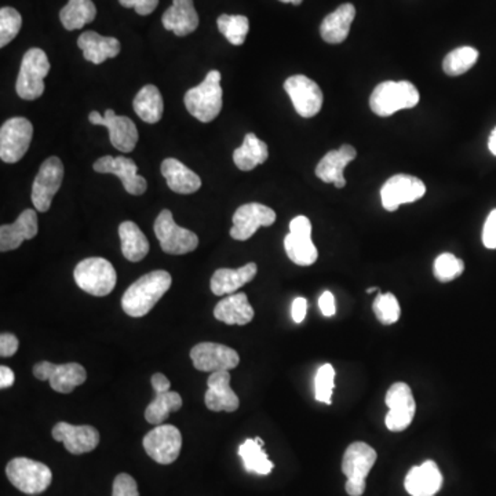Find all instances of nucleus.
Returning a JSON list of instances; mask_svg holds the SVG:
<instances>
[{
    "label": "nucleus",
    "mask_w": 496,
    "mask_h": 496,
    "mask_svg": "<svg viewBox=\"0 0 496 496\" xmlns=\"http://www.w3.org/2000/svg\"><path fill=\"white\" fill-rule=\"evenodd\" d=\"M173 277L169 272L154 271L133 283L123 294L122 308L130 317H144L169 292Z\"/></svg>",
    "instance_id": "f257e3e1"
},
{
    "label": "nucleus",
    "mask_w": 496,
    "mask_h": 496,
    "mask_svg": "<svg viewBox=\"0 0 496 496\" xmlns=\"http://www.w3.org/2000/svg\"><path fill=\"white\" fill-rule=\"evenodd\" d=\"M420 92L407 80L381 83L370 97V108L381 117L392 116L402 109H411L420 104Z\"/></svg>",
    "instance_id": "f03ea898"
},
{
    "label": "nucleus",
    "mask_w": 496,
    "mask_h": 496,
    "mask_svg": "<svg viewBox=\"0 0 496 496\" xmlns=\"http://www.w3.org/2000/svg\"><path fill=\"white\" fill-rule=\"evenodd\" d=\"M184 103L189 114L200 122H213L223 109L221 72L210 71L199 86L186 92Z\"/></svg>",
    "instance_id": "7ed1b4c3"
},
{
    "label": "nucleus",
    "mask_w": 496,
    "mask_h": 496,
    "mask_svg": "<svg viewBox=\"0 0 496 496\" xmlns=\"http://www.w3.org/2000/svg\"><path fill=\"white\" fill-rule=\"evenodd\" d=\"M377 451L367 442H352L346 448L342 460V473L346 476L345 490L348 495L362 496L367 487L368 474L377 462Z\"/></svg>",
    "instance_id": "20e7f679"
},
{
    "label": "nucleus",
    "mask_w": 496,
    "mask_h": 496,
    "mask_svg": "<svg viewBox=\"0 0 496 496\" xmlns=\"http://www.w3.org/2000/svg\"><path fill=\"white\" fill-rule=\"evenodd\" d=\"M77 287L94 297H106L116 287L117 274L105 258L92 257L77 263L74 271Z\"/></svg>",
    "instance_id": "39448f33"
},
{
    "label": "nucleus",
    "mask_w": 496,
    "mask_h": 496,
    "mask_svg": "<svg viewBox=\"0 0 496 496\" xmlns=\"http://www.w3.org/2000/svg\"><path fill=\"white\" fill-rule=\"evenodd\" d=\"M50 68L52 65L44 50L37 47L29 49L21 61V68L18 72L17 83H15L18 97L26 101L42 97L46 87L45 79L49 74Z\"/></svg>",
    "instance_id": "423d86ee"
},
{
    "label": "nucleus",
    "mask_w": 496,
    "mask_h": 496,
    "mask_svg": "<svg viewBox=\"0 0 496 496\" xmlns=\"http://www.w3.org/2000/svg\"><path fill=\"white\" fill-rule=\"evenodd\" d=\"M9 481L26 495H39L50 487L53 473L49 466L29 458H15L6 466Z\"/></svg>",
    "instance_id": "0eeeda50"
},
{
    "label": "nucleus",
    "mask_w": 496,
    "mask_h": 496,
    "mask_svg": "<svg viewBox=\"0 0 496 496\" xmlns=\"http://www.w3.org/2000/svg\"><path fill=\"white\" fill-rule=\"evenodd\" d=\"M154 231L165 254L185 255L194 252L199 245L197 234L178 226L170 210H163L157 215Z\"/></svg>",
    "instance_id": "6e6552de"
},
{
    "label": "nucleus",
    "mask_w": 496,
    "mask_h": 496,
    "mask_svg": "<svg viewBox=\"0 0 496 496\" xmlns=\"http://www.w3.org/2000/svg\"><path fill=\"white\" fill-rule=\"evenodd\" d=\"M34 126L25 117H12L0 129V159L5 163L20 162L31 145Z\"/></svg>",
    "instance_id": "1a4fd4ad"
},
{
    "label": "nucleus",
    "mask_w": 496,
    "mask_h": 496,
    "mask_svg": "<svg viewBox=\"0 0 496 496\" xmlns=\"http://www.w3.org/2000/svg\"><path fill=\"white\" fill-rule=\"evenodd\" d=\"M285 254L295 265L311 266L319 258L312 240V223L305 215H298L290 223V233L284 237Z\"/></svg>",
    "instance_id": "9d476101"
},
{
    "label": "nucleus",
    "mask_w": 496,
    "mask_h": 496,
    "mask_svg": "<svg viewBox=\"0 0 496 496\" xmlns=\"http://www.w3.org/2000/svg\"><path fill=\"white\" fill-rule=\"evenodd\" d=\"M63 180L64 164L60 157L52 156L45 160L32 185L31 199L37 212H49L53 197L60 191Z\"/></svg>",
    "instance_id": "9b49d317"
},
{
    "label": "nucleus",
    "mask_w": 496,
    "mask_h": 496,
    "mask_svg": "<svg viewBox=\"0 0 496 496\" xmlns=\"http://www.w3.org/2000/svg\"><path fill=\"white\" fill-rule=\"evenodd\" d=\"M34 375L36 380L49 381L53 391L64 394L72 393L87 380L86 370L79 362L53 364L50 362H40L34 365Z\"/></svg>",
    "instance_id": "f8f14e48"
},
{
    "label": "nucleus",
    "mask_w": 496,
    "mask_h": 496,
    "mask_svg": "<svg viewBox=\"0 0 496 496\" xmlns=\"http://www.w3.org/2000/svg\"><path fill=\"white\" fill-rule=\"evenodd\" d=\"M143 445L154 462L172 465L180 457L183 434L175 426L159 425L144 437Z\"/></svg>",
    "instance_id": "ddd939ff"
},
{
    "label": "nucleus",
    "mask_w": 496,
    "mask_h": 496,
    "mask_svg": "<svg viewBox=\"0 0 496 496\" xmlns=\"http://www.w3.org/2000/svg\"><path fill=\"white\" fill-rule=\"evenodd\" d=\"M389 412L386 413L385 425L391 432H402L412 423L417 402L412 391L404 382H396L389 388L385 399Z\"/></svg>",
    "instance_id": "4468645a"
},
{
    "label": "nucleus",
    "mask_w": 496,
    "mask_h": 496,
    "mask_svg": "<svg viewBox=\"0 0 496 496\" xmlns=\"http://www.w3.org/2000/svg\"><path fill=\"white\" fill-rule=\"evenodd\" d=\"M426 193V185L412 175L397 174L389 178L381 189V202L386 212H396L400 205L418 202Z\"/></svg>",
    "instance_id": "2eb2a0df"
},
{
    "label": "nucleus",
    "mask_w": 496,
    "mask_h": 496,
    "mask_svg": "<svg viewBox=\"0 0 496 496\" xmlns=\"http://www.w3.org/2000/svg\"><path fill=\"white\" fill-rule=\"evenodd\" d=\"M284 90L300 116L314 117L322 106V92L314 80L305 74H294L284 82Z\"/></svg>",
    "instance_id": "dca6fc26"
},
{
    "label": "nucleus",
    "mask_w": 496,
    "mask_h": 496,
    "mask_svg": "<svg viewBox=\"0 0 496 496\" xmlns=\"http://www.w3.org/2000/svg\"><path fill=\"white\" fill-rule=\"evenodd\" d=\"M89 120L93 124L104 126L109 130V140L117 151L124 152V154L134 151L140 134H138L137 126L130 117L119 116L112 109H106L104 116L97 111L92 112Z\"/></svg>",
    "instance_id": "f3484780"
},
{
    "label": "nucleus",
    "mask_w": 496,
    "mask_h": 496,
    "mask_svg": "<svg viewBox=\"0 0 496 496\" xmlns=\"http://www.w3.org/2000/svg\"><path fill=\"white\" fill-rule=\"evenodd\" d=\"M233 226L231 229V237L239 242L252 239L260 228L273 225L276 221V213L261 203H247L240 205L233 214Z\"/></svg>",
    "instance_id": "a211bd4d"
},
{
    "label": "nucleus",
    "mask_w": 496,
    "mask_h": 496,
    "mask_svg": "<svg viewBox=\"0 0 496 496\" xmlns=\"http://www.w3.org/2000/svg\"><path fill=\"white\" fill-rule=\"evenodd\" d=\"M191 359L194 368L203 372L233 370L239 365L240 356L234 349L215 342H202L193 346Z\"/></svg>",
    "instance_id": "6ab92c4d"
},
{
    "label": "nucleus",
    "mask_w": 496,
    "mask_h": 496,
    "mask_svg": "<svg viewBox=\"0 0 496 496\" xmlns=\"http://www.w3.org/2000/svg\"><path fill=\"white\" fill-rule=\"evenodd\" d=\"M94 172L100 174H114L122 181L123 188L126 189L127 193L141 196L145 193L148 184L145 178L138 175L137 164L134 160L126 156H104L100 157L93 164Z\"/></svg>",
    "instance_id": "aec40b11"
},
{
    "label": "nucleus",
    "mask_w": 496,
    "mask_h": 496,
    "mask_svg": "<svg viewBox=\"0 0 496 496\" xmlns=\"http://www.w3.org/2000/svg\"><path fill=\"white\" fill-rule=\"evenodd\" d=\"M53 439L63 442L68 452L74 455L92 452L100 444V432L90 425L76 426L71 423L58 422L53 428Z\"/></svg>",
    "instance_id": "412c9836"
},
{
    "label": "nucleus",
    "mask_w": 496,
    "mask_h": 496,
    "mask_svg": "<svg viewBox=\"0 0 496 496\" xmlns=\"http://www.w3.org/2000/svg\"><path fill=\"white\" fill-rule=\"evenodd\" d=\"M207 392L204 402L207 408L213 412H234L239 408L240 400L233 389L231 388V374L229 371L212 372L207 381Z\"/></svg>",
    "instance_id": "4be33fe9"
},
{
    "label": "nucleus",
    "mask_w": 496,
    "mask_h": 496,
    "mask_svg": "<svg viewBox=\"0 0 496 496\" xmlns=\"http://www.w3.org/2000/svg\"><path fill=\"white\" fill-rule=\"evenodd\" d=\"M356 149L352 145H342L340 149L330 151L320 160L316 167V175L325 184H334L335 188L342 189L346 185L343 175L349 163L356 159Z\"/></svg>",
    "instance_id": "5701e85b"
},
{
    "label": "nucleus",
    "mask_w": 496,
    "mask_h": 496,
    "mask_svg": "<svg viewBox=\"0 0 496 496\" xmlns=\"http://www.w3.org/2000/svg\"><path fill=\"white\" fill-rule=\"evenodd\" d=\"M442 485V474L433 461L413 466L404 480V488L411 496H434Z\"/></svg>",
    "instance_id": "b1692460"
},
{
    "label": "nucleus",
    "mask_w": 496,
    "mask_h": 496,
    "mask_svg": "<svg viewBox=\"0 0 496 496\" xmlns=\"http://www.w3.org/2000/svg\"><path fill=\"white\" fill-rule=\"evenodd\" d=\"M37 214L35 210H24L15 223L0 228V252L17 250L24 240L34 239L37 234Z\"/></svg>",
    "instance_id": "393cba45"
},
{
    "label": "nucleus",
    "mask_w": 496,
    "mask_h": 496,
    "mask_svg": "<svg viewBox=\"0 0 496 496\" xmlns=\"http://www.w3.org/2000/svg\"><path fill=\"white\" fill-rule=\"evenodd\" d=\"M77 46L82 50L84 60L94 65H100L109 58L117 57L122 49L116 37L101 36L94 31L83 32L77 39Z\"/></svg>",
    "instance_id": "a878e982"
},
{
    "label": "nucleus",
    "mask_w": 496,
    "mask_h": 496,
    "mask_svg": "<svg viewBox=\"0 0 496 496\" xmlns=\"http://www.w3.org/2000/svg\"><path fill=\"white\" fill-rule=\"evenodd\" d=\"M257 263H250L239 269L221 268L212 277V292L217 297L232 295L237 290L253 282L257 276Z\"/></svg>",
    "instance_id": "bb28decb"
},
{
    "label": "nucleus",
    "mask_w": 496,
    "mask_h": 496,
    "mask_svg": "<svg viewBox=\"0 0 496 496\" xmlns=\"http://www.w3.org/2000/svg\"><path fill=\"white\" fill-rule=\"evenodd\" d=\"M163 26L174 32L177 36H186L199 26V15L194 9L193 0H174L172 7L165 10L162 17Z\"/></svg>",
    "instance_id": "cd10ccee"
},
{
    "label": "nucleus",
    "mask_w": 496,
    "mask_h": 496,
    "mask_svg": "<svg viewBox=\"0 0 496 496\" xmlns=\"http://www.w3.org/2000/svg\"><path fill=\"white\" fill-rule=\"evenodd\" d=\"M162 174L167 181L169 188L175 193H194L202 186V180H200L199 175L188 169L183 162L174 159V157L163 160Z\"/></svg>",
    "instance_id": "c85d7f7f"
},
{
    "label": "nucleus",
    "mask_w": 496,
    "mask_h": 496,
    "mask_svg": "<svg viewBox=\"0 0 496 496\" xmlns=\"http://www.w3.org/2000/svg\"><path fill=\"white\" fill-rule=\"evenodd\" d=\"M356 17L353 5L345 4L335 12L328 15L320 25V35L322 40L331 45H340L345 42L351 32L352 23Z\"/></svg>",
    "instance_id": "c756f323"
},
{
    "label": "nucleus",
    "mask_w": 496,
    "mask_h": 496,
    "mask_svg": "<svg viewBox=\"0 0 496 496\" xmlns=\"http://www.w3.org/2000/svg\"><path fill=\"white\" fill-rule=\"evenodd\" d=\"M254 309L244 293L228 295L215 305L214 317L228 325H245L254 319Z\"/></svg>",
    "instance_id": "7c9ffc66"
},
{
    "label": "nucleus",
    "mask_w": 496,
    "mask_h": 496,
    "mask_svg": "<svg viewBox=\"0 0 496 496\" xmlns=\"http://www.w3.org/2000/svg\"><path fill=\"white\" fill-rule=\"evenodd\" d=\"M122 253L130 263H140L149 253V242L137 223L124 221L119 225Z\"/></svg>",
    "instance_id": "2f4dec72"
},
{
    "label": "nucleus",
    "mask_w": 496,
    "mask_h": 496,
    "mask_svg": "<svg viewBox=\"0 0 496 496\" xmlns=\"http://www.w3.org/2000/svg\"><path fill=\"white\" fill-rule=\"evenodd\" d=\"M268 157V145L253 133H248L242 146L233 152L234 164L242 172H252L257 165L265 163Z\"/></svg>",
    "instance_id": "473e14b6"
},
{
    "label": "nucleus",
    "mask_w": 496,
    "mask_h": 496,
    "mask_svg": "<svg viewBox=\"0 0 496 496\" xmlns=\"http://www.w3.org/2000/svg\"><path fill=\"white\" fill-rule=\"evenodd\" d=\"M239 457L242 458L245 471L250 473L268 476L273 471V462L269 461L268 453L263 450V441L260 437L245 440L239 447Z\"/></svg>",
    "instance_id": "72a5a7b5"
},
{
    "label": "nucleus",
    "mask_w": 496,
    "mask_h": 496,
    "mask_svg": "<svg viewBox=\"0 0 496 496\" xmlns=\"http://www.w3.org/2000/svg\"><path fill=\"white\" fill-rule=\"evenodd\" d=\"M97 17V7L93 0H69L61 9L60 20L66 31L82 29Z\"/></svg>",
    "instance_id": "f704fd0d"
},
{
    "label": "nucleus",
    "mask_w": 496,
    "mask_h": 496,
    "mask_svg": "<svg viewBox=\"0 0 496 496\" xmlns=\"http://www.w3.org/2000/svg\"><path fill=\"white\" fill-rule=\"evenodd\" d=\"M133 106H134L135 114L140 116V119L149 124L159 122L163 116V109H164L162 94L154 84H146L138 92Z\"/></svg>",
    "instance_id": "c9c22d12"
},
{
    "label": "nucleus",
    "mask_w": 496,
    "mask_h": 496,
    "mask_svg": "<svg viewBox=\"0 0 496 496\" xmlns=\"http://www.w3.org/2000/svg\"><path fill=\"white\" fill-rule=\"evenodd\" d=\"M183 408V397L177 392H159L154 396V402L146 407L145 420L151 425H163L170 413L177 412Z\"/></svg>",
    "instance_id": "e433bc0d"
},
{
    "label": "nucleus",
    "mask_w": 496,
    "mask_h": 496,
    "mask_svg": "<svg viewBox=\"0 0 496 496\" xmlns=\"http://www.w3.org/2000/svg\"><path fill=\"white\" fill-rule=\"evenodd\" d=\"M477 60H479V52L476 49L471 46L460 47L445 55L442 61V71L448 76H461L471 71Z\"/></svg>",
    "instance_id": "4c0bfd02"
},
{
    "label": "nucleus",
    "mask_w": 496,
    "mask_h": 496,
    "mask_svg": "<svg viewBox=\"0 0 496 496\" xmlns=\"http://www.w3.org/2000/svg\"><path fill=\"white\" fill-rule=\"evenodd\" d=\"M218 29L233 46H242L250 31V21L244 15H223L217 20Z\"/></svg>",
    "instance_id": "58836bf2"
},
{
    "label": "nucleus",
    "mask_w": 496,
    "mask_h": 496,
    "mask_svg": "<svg viewBox=\"0 0 496 496\" xmlns=\"http://www.w3.org/2000/svg\"><path fill=\"white\" fill-rule=\"evenodd\" d=\"M463 271H465V263L451 253H442L434 261L433 273L440 283L452 282L458 279Z\"/></svg>",
    "instance_id": "ea45409f"
},
{
    "label": "nucleus",
    "mask_w": 496,
    "mask_h": 496,
    "mask_svg": "<svg viewBox=\"0 0 496 496\" xmlns=\"http://www.w3.org/2000/svg\"><path fill=\"white\" fill-rule=\"evenodd\" d=\"M335 389V370L331 364H322L314 377V399L330 405Z\"/></svg>",
    "instance_id": "a19ab883"
},
{
    "label": "nucleus",
    "mask_w": 496,
    "mask_h": 496,
    "mask_svg": "<svg viewBox=\"0 0 496 496\" xmlns=\"http://www.w3.org/2000/svg\"><path fill=\"white\" fill-rule=\"evenodd\" d=\"M372 311H374L378 322L383 325L394 324L399 322L400 314H402L399 301L392 293L378 295L372 303Z\"/></svg>",
    "instance_id": "79ce46f5"
},
{
    "label": "nucleus",
    "mask_w": 496,
    "mask_h": 496,
    "mask_svg": "<svg viewBox=\"0 0 496 496\" xmlns=\"http://www.w3.org/2000/svg\"><path fill=\"white\" fill-rule=\"evenodd\" d=\"M23 26V17L13 7H2L0 9V47L7 45L17 36Z\"/></svg>",
    "instance_id": "37998d69"
},
{
    "label": "nucleus",
    "mask_w": 496,
    "mask_h": 496,
    "mask_svg": "<svg viewBox=\"0 0 496 496\" xmlns=\"http://www.w3.org/2000/svg\"><path fill=\"white\" fill-rule=\"evenodd\" d=\"M112 496H140L137 481L130 474H117L112 487Z\"/></svg>",
    "instance_id": "c03bdc74"
},
{
    "label": "nucleus",
    "mask_w": 496,
    "mask_h": 496,
    "mask_svg": "<svg viewBox=\"0 0 496 496\" xmlns=\"http://www.w3.org/2000/svg\"><path fill=\"white\" fill-rule=\"evenodd\" d=\"M482 244L488 250H496V209L488 215L482 229Z\"/></svg>",
    "instance_id": "a18cd8bd"
},
{
    "label": "nucleus",
    "mask_w": 496,
    "mask_h": 496,
    "mask_svg": "<svg viewBox=\"0 0 496 496\" xmlns=\"http://www.w3.org/2000/svg\"><path fill=\"white\" fill-rule=\"evenodd\" d=\"M119 4L126 9H134L137 15H149L156 10L159 0H119Z\"/></svg>",
    "instance_id": "49530a36"
},
{
    "label": "nucleus",
    "mask_w": 496,
    "mask_h": 496,
    "mask_svg": "<svg viewBox=\"0 0 496 496\" xmlns=\"http://www.w3.org/2000/svg\"><path fill=\"white\" fill-rule=\"evenodd\" d=\"M18 348H20V342L15 334L4 332L0 335V356L12 357L13 354L17 353Z\"/></svg>",
    "instance_id": "de8ad7c7"
},
{
    "label": "nucleus",
    "mask_w": 496,
    "mask_h": 496,
    "mask_svg": "<svg viewBox=\"0 0 496 496\" xmlns=\"http://www.w3.org/2000/svg\"><path fill=\"white\" fill-rule=\"evenodd\" d=\"M319 308L322 316L325 317H332L337 313V306H335V298L332 293H322V297L319 298Z\"/></svg>",
    "instance_id": "09e8293b"
},
{
    "label": "nucleus",
    "mask_w": 496,
    "mask_h": 496,
    "mask_svg": "<svg viewBox=\"0 0 496 496\" xmlns=\"http://www.w3.org/2000/svg\"><path fill=\"white\" fill-rule=\"evenodd\" d=\"M306 313H308V301L305 298H295L292 306V316L295 322H303L305 320Z\"/></svg>",
    "instance_id": "8fccbe9b"
},
{
    "label": "nucleus",
    "mask_w": 496,
    "mask_h": 496,
    "mask_svg": "<svg viewBox=\"0 0 496 496\" xmlns=\"http://www.w3.org/2000/svg\"><path fill=\"white\" fill-rule=\"evenodd\" d=\"M151 382L154 393H159V392H169L170 386H172L170 381L163 374H154V377H152Z\"/></svg>",
    "instance_id": "3c124183"
},
{
    "label": "nucleus",
    "mask_w": 496,
    "mask_h": 496,
    "mask_svg": "<svg viewBox=\"0 0 496 496\" xmlns=\"http://www.w3.org/2000/svg\"><path fill=\"white\" fill-rule=\"evenodd\" d=\"M15 372L6 365L0 367V388L7 389L15 383Z\"/></svg>",
    "instance_id": "603ef678"
},
{
    "label": "nucleus",
    "mask_w": 496,
    "mask_h": 496,
    "mask_svg": "<svg viewBox=\"0 0 496 496\" xmlns=\"http://www.w3.org/2000/svg\"><path fill=\"white\" fill-rule=\"evenodd\" d=\"M488 148H490L491 154L496 156V127L491 133L490 140H488Z\"/></svg>",
    "instance_id": "864d4df0"
},
{
    "label": "nucleus",
    "mask_w": 496,
    "mask_h": 496,
    "mask_svg": "<svg viewBox=\"0 0 496 496\" xmlns=\"http://www.w3.org/2000/svg\"><path fill=\"white\" fill-rule=\"evenodd\" d=\"M280 2H283V4L295 5V6H298V5L303 4V0H280Z\"/></svg>",
    "instance_id": "5fc2aeb1"
},
{
    "label": "nucleus",
    "mask_w": 496,
    "mask_h": 496,
    "mask_svg": "<svg viewBox=\"0 0 496 496\" xmlns=\"http://www.w3.org/2000/svg\"><path fill=\"white\" fill-rule=\"evenodd\" d=\"M377 290H378L377 287L368 288L367 294H372V293L377 292Z\"/></svg>",
    "instance_id": "6e6d98bb"
}]
</instances>
